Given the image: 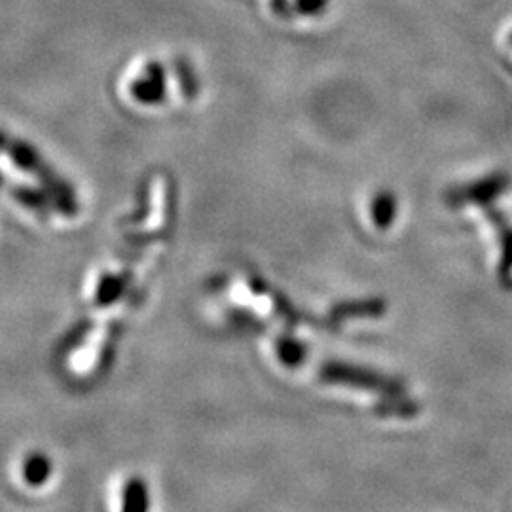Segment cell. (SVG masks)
<instances>
[{
	"label": "cell",
	"instance_id": "277c9868",
	"mask_svg": "<svg viewBox=\"0 0 512 512\" xmlns=\"http://www.w3.org/2000/svg\"><path fill=\"white\" fill-rule=\"evenodd\" d=\"M329 6V0H296V12L302 14V16H319L327 10Z\"/></svg>",
	"mask_w": 512,
	"mask_h": 512
},
{
	"label": "cell",
	"instance_id": "5b68a950",
	"mask_svg": "<svg viewBox=\"0 0 512 512\" xmlns=\"http://www.w3.org/2000/svg\"><path fill=\"white\" fill-rule=\"evenodd\" d=\"M511 42H512V38H511Z\"/></svg>",
	"mask_w": 512,
	"mask_h": 512
},
{
	"label": "cell",
	"instance_id": "7a4b0ae2",
	"mask_svg": "<svg viewBox=\"0 0 512 512\" xmlns=\"http://www.w3.org/2000/svg\"><path fill=\"white\" fill-rule=\"evenodd\" d=\"M397 215V200L393 192L382 190L372 200V219L378 228H389Z\"/></svg>",
	"mask_w": 512,
	"mask_h": 512
},
{
	"label": "cell",
	"instance_id": "6da1fadb",
	"mask_svg": "<svg viewBox=\"0 0 512 512\" xmlns=\"http://www.w3.org/2000/svg\"><path fill=\"white\" fill-rule=\"evenodd\" d=\"M511 177L507 173H492L482 179H476L471 183L459 184L450 188L446 194V200L450 205L459 207V205H490L495 202L499 196H503L511 188Z\"/></svg>",
	"mask_w": 512,
	"mask_h": 512
},
{
	"label": "cell",
	"instance_id": "3957f363",
	"mask_svg": "<svg viewBox=\"0 0 512 512\" xmlns=\"http://www.w3.org/2000/svg\"><path fill=\"white\" fill-rule=\"evenodd\" d=\"M488 217L494 220L495 226H497V230H499V234H501V241H503V245H505V253H507V262H511L512 260V228L507 224V220L503 219V215L501 213H497L494 209H490L488 211Z\"/></svg>",
	"mask_w": 512,
	"mask_h": 512
}]
</instances>
